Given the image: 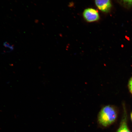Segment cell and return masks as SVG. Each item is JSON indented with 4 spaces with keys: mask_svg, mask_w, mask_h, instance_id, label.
<instances>
[{
    "mask_svg": "<svg viewBox=\"0 0 132 132\" xmlns=\"http://www.w3.org/2000/svg\"><path fill=\"white\" fill-rule=\"evenodd\" d=\"M117 113L114 108L110 105H106L101 110L98 116L99 123L106 127L114 122L117 118Z\"/></svg>",
    "mask_w": 132,
    "mask_h": 132,
    "instance_id": "obj_1",
    "label": "cell"
},
{
    "mask_svg": "<svg viewBox=\"0 0 132 132\" xmlns=\"http://www.w3.org/2000/svg\"><path fill=\"white\" fill-rule=\"evenodd\" d=\"M83 16L85 20L89 22L97 21L100 18L98 11L92 8L85 9L83 13Z\"/></svg>",
    "mask_w": 132,
    "mask_h": 132,
    "instance_id": "obj_2",
    "label": "cell"
},
{
    "mask_svg": "<svg viewBox=\"0 0 132 132\" xmlns=\"http://www.w3.org/2000/svg\"><path fill=\"white\" fill-rule=\"evenodd\" d=\"M95 2L97 8L102 12L108 13L111 10V0H95Z\"/></svg>",
    "mask_w": 132,
    "mask_h": 132,
    "instance_id": "obj_3",
    "label": "cell"
},
{
    "mask_svg": "<svg viewBox=\"0 0 132 132\" xmlns=\"http://www.w3.org/2000/svg\"><path fill=\"white\" fill-rule=\"evenodd\" d=\"M117 132H131L128 129L127 124V117L126 114L124 115L121 120L120 126Z\"/></svg>",
    "mask_w": 132,
    "mask_h": 132,
    "instance_id": "obj_4",
    "label": "cell"
},
{
    "mask_svg": "<svg viewBox=\"0 0 132 132\" xmlns=\"http://www.w3.org/2000/svg\"><path fill=\"white\" fill-rule=\"evenodd\" d=\"M125 5L128 6H132V0H122Z\"/></svg>",
    "mask_w": 132,
    "mask_h": 132,
    "instance_id": "obj_5",
    "label": "cell"
},
{
    "mask_svg": "<svg viewBox=\"0 0 132 132\" xmlns=\"http://www.w3.org/2000/svg\"><path fill=\"white\" fill-rule=\"evenodd\" d=\"M128 86L130 92L132 94V77L129 81Z\"/></svg>",
    "mask_w": 132,
    "mask_h": 132,
    "instance_id": "obj_6",
    "label": "cell"
},
{
    "mask_svg": "<svg viewBox=\"0 0 132 132\" xmlns=\"http://www.w3.org/2000/svg\"><path fill=\"white\" fill-rule=\"evenodd\" d=\"M131 119L132 120V113H131Z\"/></svg>",
    "mask_w": 132,
    "mask_h": 132,
    "instance_id": "obj_7",
    "label": "cell"
}]
</instances>
